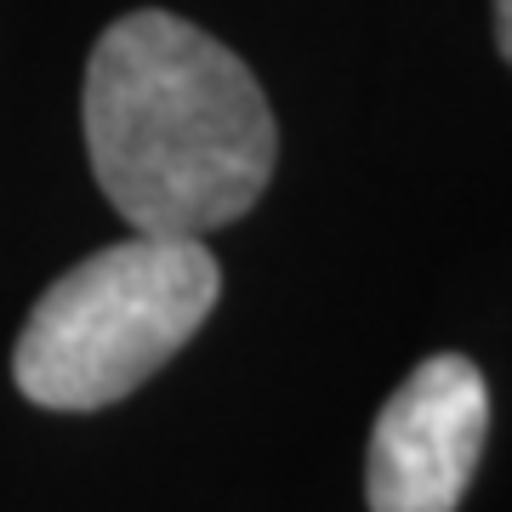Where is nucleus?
I'll list each match as a JSON object with an SVG mask.
<instances>
[{"label": "nucleus", "instance_id": "f257e3e1", "mask_svg": "<svg viewBox=\"0 0 512 512\" xmlns=\"http://www.w3.org/2000/svg\"><path fill=\"white\" fill-rule=\"evenodd\" d=\"M86 154L131 234L205 239L274 183L279 126L222 40L171 12H126L86 63Z\"/></svg>", "mask_w": 512, "mask_h": 512}, {"label": "nucleus", "instance_id": "f03ea898", "mask_svg": "<svg viewBox=\"0 0 512 512\" xmlns=\"http://www.w3.org/2000/svg\"><path fill=\"white\" fill-rule=\"evenodd\" d=\"M222 291L205 239L126 234L46 285L12 353L23 399L46 410H103L177 359Z\"/></svg>", "mask_w": 512, "mask_h": 512}, {"label": "nucleus", "instance_id": "7ed1b4c3", "mask_svg": "<svg viewBox=\"0 0 512 512\" xmlns=\"http://www.w3.org/2000/svg\"><path fill=\"white\" fill-rule=\"evenodd\" d=\"M490 387L473 359L433 353L393 387L365 461L370 512H456L484 456Z\"/></svg>", "mask_w": 512, "mask_h": 512}, {"label": "nucleus", "instance_id": "20e7f679", "mask_svg": "<svg viewBox=\"0 0 512 512\" xmlns=\"http://www.w3.org/2000/svg\"><path fill=\"white\" fill-rule=\"evenodd\" d=\"M495 52L512 63V0H495Z\"/></svg>", "mask_w": 512, "mask_h": 512}]
</instances>
